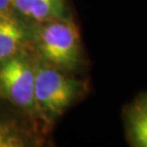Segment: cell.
Masks as SVG:
<instances>
[{"instance_id": "5b68a950", "label": "cell", "mask_w": 147, "mask_h": 147, "mask_svg": "<svg viewBox=\"0 0 147 147\" xmlns=\"http://www.w3.org/2000/svg\"><path fill=\"white\" fill-rule=\"evenodd\" d=\"M13 9L38 22L61 19L64 14L63 0H11Z\"/></svg>"}, {"instance_id": "ba28073f", "label": "cell", "mask_w": 147, "mask_h": 147, "mask_svg": "<svg viewBox=\"0 0 147 147\" xmlns=\"http://www.w3.org/2000/svg\"><path fill=\"white\" fill-rule=\"evenodd\" d=\"M13 5L11 0H0V18L12 13Z\"/></svg>"}, {"instance_id": "6da1fadb", "label": "cell", "mask_w": 147, "mask_h": 147, "mask_svg": "<svg viewBox=\"0 0 147 147\" xmlns=\"http://www.w3.org/2000/svg\"><path fill=\"white\" fill-rule=\"evenodd\" d=\"M79 92L76 81L47 64L35 65V105L49 116H59Z\"/></svg>"}, {"instance_id": "3957f363", "label": "cell", "mask_w": 147, "mask_h": 147, "mask_svg": "<svg viewBox=\"0 0 147 147\" xmlns=\"http://www.w3.org/2000/svg\"><path fill=\"white\" fill-rule=\"evenodd\" d=\"M35 64L18 55L0 64V94L18 107L35 106Z\"/></svg>"}, {"instance_id": "277c9868", "label": "cell", "mask_w": 147, "mask_h": 147, "mask_svg": "<svg viewBox=\"0 0 147 147\" xmlns=\"http://www.w3.org/2000/svg\"><path fill=\"white\" fill-rule=\"evenodd\" d=\"M27 39L26 28L12 13L0 18V64L20 55Z\"/></svg>"}, {"instance_id": "52a82bcc", "label": "cell", "mask_w": 147, "mask_h": 147, "mask_svg": "<svg viewBox=\"0 0 147 147\" xmlns=\"http://www.w3.org/2000/svg\"><path fill=\"white\" fill-rule=\"evenodd\" d=\"M24 140L9 124L0 121V147H22Z\"/></svg>"}, {"instance_id": "8992f818", "label": "cell", "mask_w": 147, "mask_h": 147, "mask_svg": "<svg viewBox=\"0 0 147 147\" xmlns=\"http://www.w3.org/2000/svg\"><path fill=\"white\" fill-rule=\"evenodd\" d=\"M127 132L134 145L147 147V95L137 98L127 112Z\"/></svg>"}, {"instance_id": "7a4b0ae2", "label": "cell", "mask_w": 147, "mask_h": 147, "mask_svg": "<svg viewBox=\"0 0 147 147\" xmlns=\"http://www.w3.org/2000/svg\"><path fill=\"white\" fill-rule=\"evenodd\" d=\"M80 34L72 22L61 19L49 21L38 35L42 57L57 67L72 69L80 57Z\"/></svg>"}]
</instances>
